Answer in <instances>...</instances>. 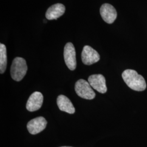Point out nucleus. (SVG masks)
I'll use <instances>...</instances> for the list:
<instances>
[{
	"label": "nucleus",
	"mask_w": 147,
	"mask_h": 147,
	"mask_svg": "<svg viewBox=\"0 0 147 147\" xmlns=\"http://www.w3.org/2000/svg\"><path fill=\"white\" fill-rule=\"evenodd\" d=\"M122 78L127 86L136 91L144 90L147 84L143 77L132 69H126L122 73Z\"/></svg>",
	"instance_id": "f257e3e1"
},
{
	"label": "nucleus",
	"mask_w": 147,
	"mask_h": 147,
	"mask_svg": "<svg viewBox=\"0 0 147 147\" xmlns=\"http://www.w3.org/2000/svg\"><path fill=\"white\" fill-rule=\"evenodd\" d=\"M27 71V65L25 59L16 57L11 65V74L12 79L16 81H20L24 78Z\"/></svg>",
	"instance_id": "f03ea898"
},
{
	"label": "nucleus",
	"mask_w": 147,
	"mask_h": 147,
	"mask_svg": "<svg viewBox=\"0 0 147 147\" xmlns=\"http://www.w3.org/2000/svg\"><path fill=\"white\" fill-rule=\"evenodd\" d=\"M75 89L78 96L85 99L92 100L95 96V93L89 82L84 79H80L76 82Z\"/></svg>",
	"instance_id": "7ed1b4c3"
},
{
	"label": "nucleus",
	"mask_w": 147,
	"mask_h": 147,
	"mask_svg": "<svg viewBox=\"0 0 147 147\" xmlns=\"http://www.w3.org/2000/svg\"><path fill=\"white\" fill-rule=\"evenodd\" d=\"M64 58L68 68L71 70H74L76 68V52L71 42L66 44L64 50Z\"/></svg>",
	"instance_id": "20e7f679"
},
{
	"label": "nucleus",
	"mask_w": 147,
	"mask_h": 147,
	"mask_svg": "<svg viewBox=\"0 0 147 147\" xmlns=\"http://www.w3.org/2000/svg\"><path fill=\"white\" fill-rule=\"evenodd\" d=\"M81 58L84 64L90 65L100 60V55L94 49L88 45H86L83 49Z\"/></svg>",
	"instance_id": "39448f33"
},
{
	"label": "nucleus",
	"mask_w": 147,
	"mask_h": 147,
	"mask_svg": "<svg viewBox=\"0 0 147 147\" xmlns=\"http://www.w3.org/2000/svg\"><path fill=\"white\" fill-rule=\"evenodd\" d=\"M91 87L100 93H105L107 88L106 84L105 77L101 74H94L90 75L88 79Z\"/></svg>",
	"instance_id": "423d86ee"
},
{
	"label": "nucleus",
	"mask_w": 147,
	"mask_h": 147,
	"mask_svg": "<svg viewBox=\"0 0 147 147\" xmlns=\"http://www.w3.org/2000/svg\"><path fill=\"white\" fill-rule=\"evenodd\" d=\"M47 125V121L42 117H38L30 121L27 125L29 132L32 135H36L44 130Z\"/></svg>",
	"instance_id": "0eeeda50"
},
{
	"label": "nucleus",
	"mask_w": 147,
	"mask_h": 147,
	"mask_svg": "<svg viewBox=\"0 0 147 147\" xmlns=\"http://www.w3.org/2000/svg\"><path fill=\"white\" fill-rule=\"evenodd\" d=\"M100 13L102 19L107 24H112L117 18V13L113 5L105 3L101 5Z\"/></svg>",
	"instance_id": "6e6552de"
},
{
	"label": "nucleus",
	"mask_w": 147,
	"mask_h": 147,
	"mask_svg": "<svg viewBox=\"0 0 147 147\" xmlns=\"http://www.w3.org/2000/svg\"><path fill=\"white\" fill-rule=\"evenodd\" d=\"M43 95L40 92H35L32 93L26 104V109L30 112H34L39 110L42 105Z\"/></svg>",
	"instance_id": "1a4fd4ad"
},
{
	"label": "nucleus",
	"mask_w": 147,
	"mask_h": 147,
	"mask_svg": "<svg viewBox=\"0 0 147 147\" xmlns=\"http://www.w3.org/2000/svg\"><path fill=\"white\" fill-rule=\"evenodd\" d=\"M65 11V8L63 4L56 3L47 9L45 16L48 20H57L58 18L64 14Z\"/></svg>",
	"instance_id": "9d476101"
},
{
	"label": "nucleus",
	"mask_w": 147,
	"mask_h": 147,
	"mask_svg": "<svg viewBox=\"0 0 147 147\" xmlns=\"http://www.w3.org/2000/svg\"><path fill=\"white\" fill-rule=\"evenodd\" d=\"M57 104L61 111L69 114H73L75 112V107L71 101L67 96L63 95H59L57 99Z\"/></svg>",
	"instance_id": "9b49d317"
},
{
	"label": "nucleus",
	"mask_w": 147,
	"mask_h": 147,
	"mask_svg": "<svg viewBox=\"0 0 147 147\" xmlns=\"http://www.w3.org/2000/svg\"><path fill=\"white\" fill-rule=\"evenodd\" d=\"M7 64V49L5 45L0 44V73L3 74L5 72Z\"/></svg>",
	"instance_id": "f8f14e48"
},
{
	"label": "nucleus",
	"mask_w": 147,
	"mask_h": 147,
	"mask_svg": "<svg viewBox=\"0 0 147 147\" xmlns=\"http://www.w3.org/2000/svg\"><path fill=\"white\" fill-rule=\"evenodd\" d=\"M67 147V146H65V147Z\"/></svg>",
	"instance_id": "ddd939ff"
}]
</instances>
